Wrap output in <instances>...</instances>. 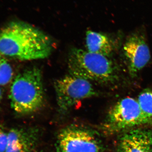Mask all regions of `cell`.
I'll return each instance as SVG.
<instances>
[{
  "mask_svg": "<svg viewBox=\"0 0 152 152\" xmlns=\"http://www.w3.org/2000/svg\"><path fill=\"white\" fill-rule=\"evenodd\" d=\"M51 39L40 30L21 21L0 29V54L20 61L42 59L51 54Z\"/></svg>",
  "mask_w": 152,
  "mask_h": 152,
  "instance_id": "obj_1",
  "label": "cell"
},
{
  "mask_svg": "<svg viewBox=\"0 0 152 152\" xmlns=\"http://www.w3.org/2000/svg\"><path fill=\"white\" fill-rule=\"evenodd\" d=\"M42 78L40 69L35 66L26 69L16 77L9 95L11 107L15 112L28 115L43 107L45 95Z\"/></svg>",
  "mask_w": 152,
  "mask_h": 152,
  "instance_id": "obj_2",
  "label": "cell"
},
{
  "mask_svg": "<svg viewBox=\"0 0 152 152\" xmlns=\"http://www.w3.org/2000/svg\"><path fill=\"white\" fill-rule=\"evenodd\" d=\"M108 58L81 49H72L68 59L69 74L102 84L113 83L118 78L117 71Z\"/></svg>",
  "mask_w": 152,
  "mask_h": 152,
  "instance_id": "obj_3",
  "label": "cell"
},
{
  "mask_svg": "<svg viewBox=\"0 0 152 152\" xmlns=\"http://www.w3.org/2000/svg\"><path fill=\"white\" fill-rule=\"evenodd\" d=\"M150 124L152 121L143 113L138 101L127 97L110 109L104 126L106 131L112 133Z\"/></svg>",
  "mask_w": 152,
  "mask_h": 152,
  "instance_id": "obj_4",
  "label": "cell"
},
{
  "mask_svg": "<svg viewBox=\"0 0 152 152\" xmlns=\"http://www.w3.org/2000/svg\"><path fill=\"white\" fill-rule=\"evenodd\" d=\"M54 88L58 107L63 113L80 101L97 94L91 82L70 74L56 80Z\"/></svg>",
  "mask_w": 152,
  "mask_h": 152,
  "instance_id": "obj_5",
  "label": "cell"
},
{
  "mask_svg": "<svg viewBox=\"0 0 152 152\" xmlns=\"http://www.w3.org/2000/svg\"><path fill=\"white\" fill-rule=\"evenodd\" d=\"M58 152H99L100 144L89 130L76 126L63 129L57 138Z\"/></svg>",
  "mask_w": 152,
  "mask_h": 152,
  "instance_id": "obj_6",
  "label": "cell"
},
{
  "mask_svg": "<svg viewBox=\"0 0 152 152\" xmlns=\"http://www.w3.org/2000/svg\"><path fill=\"white\" fill-rule=\"evenodd\" d=\"M124 52L127 61L129 73L135 77L151 58L150 50L145 36L140 33L132 34L127 39Z\"/></svg>",
  "mask_w": 152,
  "mask_h": 152,
  "instance_id": "obj_7",
  "label": "cell"
},
{
  "mask_svg": "<svg viewBox=\"0 0 152 152\" xmlns=\"http://www.w3.org/2000/svg\"><path fill=\"white\" fill-rule=\"evenodd\" d=\"M117 152H152V132L131 130L120 137Z\"/></svg>",
  "mask_w": 152,
  "mask_h": 152,
  "instance_id": "obj_8",
  "label": "cell"
},
{
  "mask_svg": "<svg viewBox=\"0 0 152 152\" xmlns=\"http://www.w3.org/2000/svg\"><path fill=\"white\" fill-rule=\"evenodd\" d=\"M36 141L34 133L13 129L8 133V142L5 152H31Z\"/></svg>",
  "mask_w": 152,
  "mask_h": 152,
  "instance_id": "obj_9",
  "label": "cell"
},
{
  "mask_svg": "<svg viewBox=\"0 0 152 152\" xmlns=\"http://www.w3.org/2000/svg\"><path fill=\"white\" fill-rule=\"evenodd\" d=\"M86 45L88 51L107 57L111 56L114 50L113 42L107 36L93 31L86 33Z\"/></svg>",
  "mask_w": 152,
  "mask_h": 152,
  "instance_id": "obj_10",
  "label": "cell"
},
{
  "mask_svg": "<svg viewBox=\"0 0 152 152\" xmlns=\"http://www.w3.org/2000/svg\"><path fill=\"white\" fill-rule=\"evenodd\" d=\"M137 101L143 113L152 122V87L142 91Z\"/></svg>",
  "mask_w": 152,
  "mask_h": 152,
  "instance_id": "obj_11",
  "label": "cell"
},
{
  "mask_svg": "<svg viewBox=\"0 0 152 152\" xmlns=\"http://www.w3.org/2000/svg\"><path fill=\"white\" fill-rule=\"evenodd\" d=\"M13 72L10 63L0 54V86L9 83L12 80Z\"/></svg>",
  "mask_w": 152,
  "mask_h": 152,
  "instance_id": "obj_12",
  "label": "cell"
},
{
  "mask_svg": "<svg viewBox=\"0 0 152 152\" xmlns=\"http://www.w3.org/2000/svg\"><path fill=\"white\" fill-rule=\"evenodd\" d=\"M8 142V133L0 129V152H5Z\"/></svg>",
  "mask_w": 152,
  "mask_h": 152,
  "instance_id": "obj_13",
  "label": "cell"
},
{
  "mask_svg": "<svg viewBox=\"0 0 152 152\" xmlns=\"http://www.w3.org/2000/svg\"><path fill=\"white\" fill-rule=\"evenodd\" d=\"M2 97V94L1 90L0 88V103L1 101Z\"/></svg>",
  "mask_w": 152,
  "mask_h": 152,
  "instance_id": "obj_14",
  "label": "cell"
}]
</instances>
